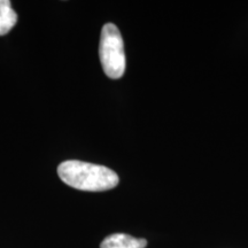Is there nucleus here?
<instances>
[{
	"instance_id": "f257e3e1",
	"label": "nucleus",
	"mask_w": 248,
	"mask_h": 248,
	"mask_svg": "<svg viewBox=\"0 0 248 248\" xmlns=\"http://www.w3.org/2000/svg\"><path fill=\"white\" fill-rule=\"evenodd\" d=\"M58 175L70 187L89 192L111 190L120 182L117 173L107 167L78 160L62 162L58 167Z\"/></svg>"
},
{
	"instance_id": "f03ea898",
	"label": "nucleus",
	"mask_w": 248,
	"mask_h": 248,
	"mask_svg": "<svg viewBox=\"0 0 248 248\" xmlns=\"http://www.w3.org/2000/svg\"><path fill=\"white\" fill-rule=\"evenodd\" d=\"M99 57L102 69L109 78L117 79L125 71V53L120 30L113 23H106L101 30Z\"/></svg>"
},
{
	"instance_id": "7ed1b4c3",
	"label": "nucleus",
	"mask_w": 248,
	"mask_h": 248,
	"mask_svg": "<svg viewBox=\"0 0 248 248\" xmlns=\"http://www.w3.org/2000/svg\"><path fill=\"white\" fill-rule=\"evenodd\" d=\"M147 241L125 233H114L105 238L100 248H145Z\"/></svg>"
},
{
	"instance_id": "20e7f679",
	"label": "nucleus",
	"mask_w": 248,
	"mask_h": 248,
	"mask_svg": "<svg viewBox=\"0 0 248 248\" xmlns=\"http://www.w3.org/2000/svg\"><path fill=\"white\" fill-rule=\"evenodd\" d=\"M17 22V14L12 8L9 0H0V36H4L13 29Z\"/></svg>"
}]
</instances>
